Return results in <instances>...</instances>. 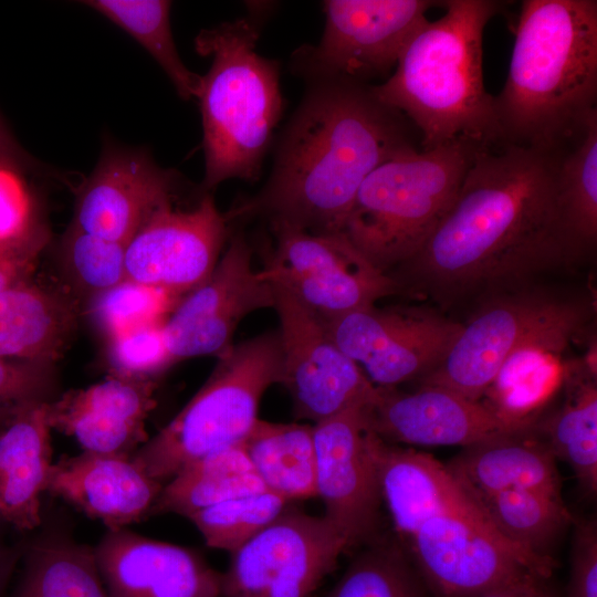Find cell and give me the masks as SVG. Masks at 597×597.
Segmentation results:
<instances>
[{"mask_svg": "<svg viewBox=\"0 0 597 597\" xmlns=\"http://www.w3.org/2000/svg\"><path fill=\"white\" fill-rule=\"evenodd\" d=\"M562 150L480 145L451 207L401 275L451 300L575 265L589 250L562 202Z\"/></svg>", "mask_w": 597, "mask_h": 597, "instance_id": "cell-1", "label": "cell"}, {"mask_svg": "<svg viewBox=\"0 0 597 597\" xmlns=\"http://www.w3.org/2000/svg\"><path fill=\"white\" fill-rule=\"evenodd\" d=\"M406 116L371 85L328 80L310 88L282 133L271 175L228 214L311 233L342 232L356 193L385 161L417 149Z\"/></svg>", "mask_w": 597, "mask_h": 597, "instance_id": "cell-2", "label": "cell"}, {"mask_svg": "<svg viewBox=\"0 0 597 597\" xmlns=\"http://www.w3.org/2000/svg\"><path fill=\"white\" fill-rule=\"evenodd\" d=\"M596 101L597 1L524 0L507 78L493 96L499 143L562 150Z\"/></svg>", "mask_w": 597, "mask_h": 597, "instance_id": "cell-3", "label": "cell"}, {"mask_svg": "<svg viewBox=\"0 0 597 597\" xmlns=\"http://www.w3.org/2000/svg\"><path fill=\"white\" fill-rule=\"evenodd\" d=\"M404 48L396 70L374 94L421 135L422 150L457 139L499 143L493 95L484 88L483 31L503 2L447 0Z\"/></svg>", "mask_w": 597, "mask_h": 597, "instance_id": "cell-4", "label": "cell"}, {"mask_svg": "<svg viewBox=\"0 0 597 597\" xmlns=\"http://www.w3.org/2000/svg\"><path fill=\"white\" fill-rule=\"evenodd\" d=\"M259 35V23L242 18L202 30L195 39L196 51L212 56L197 96L203 129V192L228 179H256L281 117L279 64L256 53Z\"/></svg>", "mask_w": 597, "mask_h": 597, "instance_id": "cell-5", "label": "cell"}, {"mask_svg": "<svg viewBox=\"0 0 597 597\" xmlns=\"http://www.w3.org/2000/svg\"><path fill=\"white\" fill-rule=\"evenodd\" d=\"M480 145L462 138L385 161L363 181L342 233L391 276L420 251L447 213Z\"/></svg>", "mask_w": 597, "mask_h": 597, "instance_id": "cell-6", "label": "cell"}, {"mask_svg": "<svg viewBox=\"0 0 597 597\" xmlns=\"http://www.w3.org/2000/svg\"><path fill=\"white\" fill-rule=\"evenodd\" d=\"M190 401L132 455L150 478L168 482L187 464L241 443L266 389L281 383L277 329L233 344Z\"/></svg>", "mask_w": 597, "mask_h": 597, "instance_id": "cell-7", "label": "cell"}, {"mask_svg": "<svg viewBox=\"0 0 597 597\" xmlns=\"http://www.w3.org/2000/svg\"><path fill=\"white\" fill-rule=\"evenodd\" d=\"M274 245L260 275L328 322L376 305L401 289L342 233H311L270 224Z\"/></svg>", "mask_w": 597, "mask_h": 597, "instance_id": "cell-8", "label": "cell"}, {"mask_svg": "<svg viewBox=\"0 0 597 597\" xmlns=\"http://www.w3.org/2000/svg\"><path fill=\"white\" fill-rule=\"evenodd\" d=\"M407 542L432 597H479L551 576L504 541L478 505L429 517Z\"/></svg>", "mask_w": 597, "mask_h": 597, "instance_id": "cell-9", "label": "cell"}, {"mask_svg": "<svg viewBox=\"0 0 597 597\" xmlns=\"http://www.w3.org/2000/svg\"><path fill=\"white\" fill-rule=\"evenodd\" d=\"M430 0H327L320 42L296 50L292 65L310 83L348 80L366 84L386 75L418 29Z\"/></svg>", "mask_w": 597, "mask_h": 597, "instance_id": "cell-10", "label": "cell"}, {"mask_svg": "<svg viewBox=\"0 0 597 597\" xmlns=\"http://www.w3.org/2000/svg\"><path fill=\"white\" fill-rule=\"evenodd\" d=\"M347 548L324 517L286 509L231 553L224 597H312Z\"/></svg>", "mask_w": 597, "mask_h": 597, "instance_id": "cell-11", "label": "cell"}, {"mask_svg": "<svg viewBox=\"0 0 597 597\" xmlns=\"http://www.w3.org/2000/svg\"><path fill=\"white\" fill-rule=\"evenodd\" d=\"M586 301L532 284L491 294L464 325L443 360L420 379L481 401L506 356L530 334Z\"/></svg>", "mask_w": 597, "mask_h": 597, "instance_id": "cell-12", "label": "cell"}, {"mask_svg": "<svg viewBox=\"0 0 597 597\" xmlns=\"http://www.w3.org/2000/svg\"><path fill=\"white\" fill-rule=\"evenodd\" d=\"M324 324L343 353L381 388L428 375L462 329V324L429 308L376 305Z\"/></svg>", "mask_w": 597, "mask_h": 597, "instance_id": "cell-13", "label": "cell"}, {"mask_svg": "<svg viewBox=\"0 0 597 597\" xmlns=\"http://www.w3.org/2000/svg\"><path fill=\"white\" fill-rule=\"evenodd\" d=\"M271 286L282 349L280 384L291 397L294 417L314 425L371 400L377 387L336 345L324 322L290 294Z\"/></svg>", "mask_w": 597, "mask_h": 597, "instance_id": "cell-14", "label": "cell"}, {"mask_svg": "<svg viewBox=\"0 0 597 597\" xmlns=\"http://www.w3.org/2000/svg\"><path fill=\"white\" fill-rule=\"evenodd\" d=\"M273 305V289L254 270L245 237L234 234L207 280L185 294L164 323L174 362L222 355L243 318Z\"/></svg>", "mask_w": 597, "mask_h": 597, "instance_id": "cell-15", "label": "cell"}, {"mask_svg": "<svg viewBox=\"0 0 597 597\" xmlns=\"http://www.w3.org/2000/svg\"><path fill=\"white\" fill-rule=\"evenodd\" d=\"M228 219L210 192L190 209L174 199L154 211L126 245V280L184 296L216 266L228 235Z\"/></svg>", "mask_w": 597, "mask_h": 597, "instance_id": "cell-16", "label": "cell"}, {"mask_svg": "<svg viewBox=\"0 0 597 597\" xmlns=\"http://www.w3.org/2000/svg\"><path fill=\"white\" fill-rule=\"evenodd\" d=\"M357 402L313 425L316 492L323 515L345 538L347 548L371 543L379 523L381 495L367 442V404Z\"/></svg>", "mask_w": 597, "mask_h": 597, "instance_id": "cell-17", "label": "cell"}, {"mask_svg": "<svg viewBox=\"0 0 597 597\" xmlns=\"http://www.w3.org/2000/svg\"><path fill=\"white\" fill-rule=\"evenodd\" d=\"M366 412L368 429L394 444L464 448L533 426L509 420L482 401L433 386H421L413 392L377 387Z\"/></svg>", "mask_w": 597, "mask_h": 597, "instance_id": "cell-18", "label": "cell"}, {"mask_svg": "<svg viewBox=\"0 0 597 597\" xmlns=\"http://www.w3.org/2000/svg\"><path fill=\"white\" fill-rule=\"evenodd\" d=\"M176 185V174L145 149L105 145L77 193L72 224L127 245L149 216L174 199Z\"/></svg>", "mask_w": 597, "mask_h": 597, "instance_id": "cell-19", "label": "cell"}, {"mask_svg": "<svg viewBox=\"0 0 597 597\" xmlns=\"http://www.w3.org/2000/svg\"><path fill=\"white\" fill-rule=\"evenodd\" d=\"M94 552L109 597L222 596V573L192 549L123 527L108 530Z\"/></svg>", "mask_w": 597, "mask_h": 597, "instance_id": "cell-20", "label": "cell"}, {"mask_svg": "<svg viewBox=\"0 0 597 597\" xmlns=\"http://www.w3.org/2000/svg\"><path fill=\"white\" fill-rule=\"evenodd\" d=\"M155 384L112 377L70 390L48 405V422L84 451L133 455L147 440L145 421L156 406Z\"/></svg>", "mask_w": 597, "mask_h": 597, "instance_id": "cell-21", "label": "cell"}, {"mask_svg": "<svg viewBox=\"0 0 597 597\" xmlns=\"http://www.w3.org/2000/svg\"><path fill=\"white\" fill-rule=\"evenodd\" d=\"M163 486L130 455L83 451L52 463L45 492L117 530L150 514Z\"/></svg>", "mask_w": 597, "mask_h": 597, "instance_id": "cell-22", "label": "cell"}, {"mask_svg": "<svg viewBox=\"0 0 597 597\" xmlns=\"http://www.w3.org/2000/svg\"><path fill=\"white\" fill-rule=\"evenodd\" d=\"M586 302L526 336L504 359L483 402L501 417L533 423L536 411L563 381L564 354L593 314Z\"/></svg>", "mask_w": 597, "mask_h": 597, "instance_id": "cell-23", "label": "cell"}, {"mask_svg": "<svg viewBox=\"0 0 597 597\" xmlns=\"http://www.w3.org/2000/svg\"><path fill=\"white\" fill-rule=\"evenodd\" d=\"M366 442L381 500L406 541L436 514L476 506L446 464L432 455L386 442L368 427Z\"/></svg>", "mask_w": 597, "mask_h": 597, "instance_id": "cell-24", "label": "cell"}, {"mask_svg": "<svg viewBox=\"0 0 597 597\" xmlns=\"http://www.w3.org/2000/svg\"><path fill=\"white\" fill-rule=\"evenodd\" d=\"M446 467L473 501L516 489L561 495L556 459L533 426L464 447Z\"/></svg>", "mask_w": 597, "mask_h": 597, "instance_id": "cell-25", "label": "cell"}, {"mask_svg": "<svg viewBox=\"0 0 597 597\" xmlns=\"http://www.w3.org/2000/svg\"><path fill=\"white\" fill-rule=\"evenodd\" d=\"M49 402L34 405L0 431V521L18 532L39 528L52 465Z\"/></svg>", "mask_w": 597, "mask_h": 597, "instance_id": "cell-26", "label": "cell"}, {"mask_svg": "<svg viewBox=\"0 0 597 597\" xmlns=\"http://www.w3.org/2000/svg\"><path fill=\"white\" fill-rule=\"evenodd\" d=\"M595 360L570 362L561 405L533 431L546 443L555 459L566 462L585 494L597 492V387Z\"/></svg>", "mask_w": 597, "mask_h": 597, "instance_id": "cell-27", "label": "cell"}, {"mask_svg": "<svg viewBox=\"0 0 597 597\" xmlns=\"http://www.w3.org/2000/svg\"><path fill=\"white\" fill-rule=\"evenodd\" d=\"M75 307L30 281L0 293V356L52 364L73 331Z\"/></svg>", "mask_w": 597, "mask_h": 597, "instance_id": "cell-28", "label": "cell"}, {"mask_svg": "<svg viewBox=\"0 0 597 597\" xmlns=\"http://www.w3.org/2000/svg\"><path fill=\"white\" fill-rule=\"evenodd\" d=\"M23 572L12 597H109L94 547L77 542L66 525L46 522L22 542Z\"/></svg>", "mask_w": 597, "mask_h": 597, "instance_id": "cell-29", "label": "cell"}, {"mask_svg": "<svg viewBox=\"0 0 597 597\" xmlns=\"http://www.w3.org/2000/svg\"><path fill=\"white\" fill-rule=\"evenodd\" d=\"M474 502L504 541L552 574L549 551L572 521L562 495L516 489Z\"/></svg>", "mask_w": 597, "mask_h": 597, "instance_id": "cell-30", "label": "cell"}, {"mask_svg": "<svg viewBox=\"0 0 597 597\" xmlns=\"http://www.w3.org/2000/svg\"><path fill=\"white\" fill-rule=\"evenodd\" d=\"M242 446L266 491L289 502L317 495L313 425L258 419Z\"/></svg>", "mask_w": 597, "mask_h": 597, "instance_id": "cell-31", "label": "cell"}, {"mask_svg": "<svg viewBox=\"0 0 597 597\" xmlns=\"http://www.w3.org/2000/svg\"><path fill=\"white\" fill-rule=\"evenodd\" d=\"M266 491L241 443L211 452L184 467L164 484L150 514L192 513L220 502Z\"/></svg>", "mask_w": 597, "mask_h": 597, "instance_id": "cell-32", "label": "cell"}, {"mask_svg": "<svg viewBox=\"0 0 597 597\" xmlns=\"http://www.w3.org/2000/svg\"><path fill=\"white\" fill-rule=\"evenodd\" d=\"M82 3L132 35L163 69L182 100L197 98L201 75L191 72L178 54L170 29V1L88 0Z\"/></svg>", "mask_w": 597, "mask_h": 597, "instance_id": "cell-33", "label": "cell"}, {"mask_svg": "<svg viewBox=\"0 0 597 597\" xmlns=\"http://www.w3.org/2000/svg\"><path fill=\"white\" fill-rule=\"evenodd\" d=\"M558 186L568 220L590 251L597 239V112L559 154Z\"/></svg>", "mask_w": 597, "mask_h": 597, "instance_id": "cell-34", "label": "cell"}, {"mask_svg": "<svg viewBox=\"0 0 597 597\" xmlns=\"http://www.w3.org/2000/svg\"><path fill=\"white\" fill-rule=\"evenodd\" d=\"M370 544L325 597H428V589L401 548Z\"/></svg>", "mask_w": 597, "mask_h": 597, "instance_id": "cell-35", "label": "cell"}, {"mask_svg": "<svg viewBox=\"0 0 597 597\" xmlns=\"http://www.w3.org/2000/svg\"><path fill=\"white\" fill-rule=\"evenodd\" d=\"M287 505L284 498L262 491L205 507L187 519L197 526L208 546L232 553L280 516Z\"/></svg>", "mask_w": 597, "mask_h": 597, "instance_id": "cell-36", "label": "cell"}, {"mask_svg": "<svg viewBox=\"0 0 597 597\" xmlns=\"http://www.w3.org/2000/svg\"><path fill=\"white\" fill-rule=\"evenodd\" d=\"M181 297L164 289L124 280L91 296L87 311L94 325L109 339L165 322Z\"/></svg>", "mask_w": 597, "mask_h": 597, "instance_id": "cell-37", "label": "cell"}, {"mask_svg": "<svg viewBox=\"0 0 597 597\" xmlns=\"http://www.w3.org/2000/svg\"><path fill=\"white\" fill-rule=\"evenodd\" d=\"M126 245L71 224L61 242L63 263L75 284L91 296L126 280Z\"/></svg>", "mask_w": 597, "mask_h": 597, "instance_id": "cell-38", "label": "cell"}, {"mask_svg": "<svg viewBox=\"0 0 597 597\" xmlns=\"http://www.w3.org/2000/svg\"><path fill=\"white\" fill-rule=\"evenodd\" d=\"M164 323L139 327L108 339L113 377L150 380V377L175 363Z\"/></svg>", "mask_w": 597, "mask_h": 597, "instance_id": "cell-39", "label": "cell"}, {"mask_svg": "<svg viewBox=\"0 0 597 597\" xmlns=\"http://www.w3.org/2000/svg\"><path fill=\"white\" fill-rule=\"evenodd\" d=\"M35 166L0 158V241L17 238L40 221L27 179Z\"/></svg>", "mask_w": 597, "mask_h": 597, "instance_id": "cell-40", "label": "cell"}, {"mask_svg": "<svg viewBox=\"0 0 597 597\" xmlns=\"http://www.w3.org/2000/svg\"><path fill=\"white\" fill-rule=\"evenodd\" d=\"M48 241V228L41 221L17 238L0 241V293L30 281Z\"/></svg>", "mask_w": 597, "mask_h": 597, "instance_id": "cell-41", "label": "cell"}, {"mask_svg": "<svg viewBox=\"0 0 597 597\" xmlns=\"http://www.w3.org/2000/svg\"><path fill=\"white\" fill-rule=\"evenodd\" d=\"M566 597H597V526L595 520H583L576 525Z\"/></svg>", "mask_w": 597, "mask_h": 597, "instance_id": "cell-42", "label": "cell"}, {"mask_svg": "<svg viewBox=\"0 0 597 597\" xmlns=\"http://www.w3.org/2000/svg\"><path fill=\"white\" fill-rule=\"evenodd\" d=\"M22 381L21 364L13 358L0 356V411L17 397Z\"/></svg>", "mask_w": 597, "mask_h": 597, "instance_id": "cell-43", "label": "cell"}, {"mask_svg": "<svg viewBox=\"0 0 597 597\" xmlns=\"http://www.w3.org/2000/svg\"><path fill=\"white\" fill-rule=\"evenodd\" d=\"M546 580L532 578L492 590L479 597H556L547 586Z\"/></svg>", "mask_w": 597, "mask_h": 597, "instance_id": "cell-44", "label": "cell"}, {"mask_svg": "<svg viewBox=\"0 0 597 597\" xmlns=\"http://www.w3.org/2000/svg\"><path fill=\"white\" fill-rule=\"evenodd\" d=\"M4 526L8 525L0 521V597H2L13 570L22 557V542L8 543L4 537Z\"/></svg>", "mask_w": 597, "mask_h": 597, "instance_id": "cell-45", "label": "cell"}, {"mask_svg": "<svg viewBox=\"0 0 597 597\" xmlns=\"http://www.w3.org/2000/svg\"><path fill=\"white\" fill-rule=\"evenodd\" d=\"M0 158L14 159L22 163L34 164L33 159L18 144L9 127L0 115Z\"/></svg>", "mask_w": 597, "mask_h": 597, "instance_id": "cell-46", "label": "cell"}]
</instances>
